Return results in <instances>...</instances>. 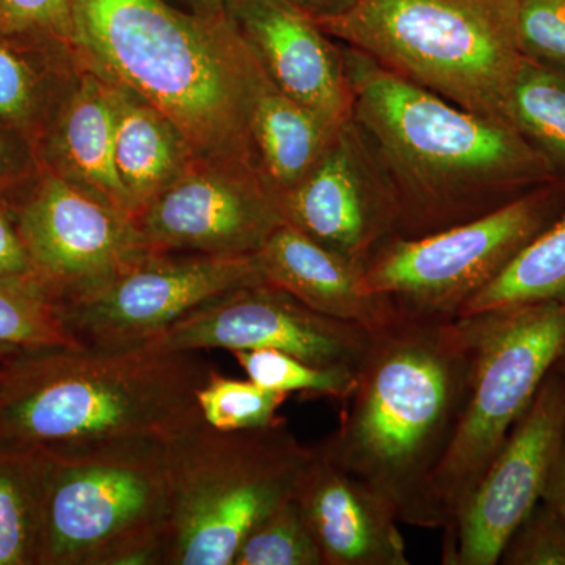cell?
Masks as SVG:
<instances>
[{
    "instance_id": "obj_1",
    "label": "cell",
    "mask_w": 565,
    "mask_h": 565,
    "mask_svg": "<svg viewBox=\"0 0 565 565\" xmlns=\"http://www.w3.org/2000/svg\"><path fill=\"white\" fill-rule=\"evenodd\" d=\"M202 352L44 348L0 356V449L52 460L159 451L204 422Z\"/></svg>"
},
{
    "instance_id": "obj_2",
    "label": "cell",
    "mask_w": 565,
    "mask_h": 565,
    "mask_svg": "<svg viewBox=\"0 0 565 565\" xmlns=\"http://www.w3.org/2000/svg\"><path fill=\"white\" fill-rule=\"evenodd\" d=\"M473 316L399 313L373 341L323 456L385 498L399 522L444 527L433 479L455 440L476 363Z\"/></svg>"
},
{
    "instance_id": "obj_3",
    "label": "cell",
    "mask_w": 565,
    "mask_h": 565,
    "mask_svg": "<svg viewBox=\"0 0 565 565\" xmlns=\"http://www.w3.org/2000/svg\"><path fill=\"white\" fill-rule=\"evenodd\" d=\"M341 50L352 118L392 182L399 237L475 221L559 180L509 122L446 102L353 47Z\"/></svg>"
},
{
    "instance_id": "obj_4",
    "label": "cell",
    "mask_w": 565,
    "mask_h": 565,
    "mask_svg": "<svg viewBox=\"0 0 565 565\" xmlns=\"http://www.w3.org/2000/svg\"><path fill=\"white\" fill-rule=\"evenodd\" d=\"M70 6L77 62L161 111L196 158L259 172L250 107L262 66L228 13H196L166 0Z\"/></svg>"
},
{
    "instance_id": "obj_5",
    "label": "cell",
    "mask_w": 565,
    "mask_h": 565,
    "mask_svg": "<svg viewBox=\"0 0 565 565\" xmlns=\"http://www.w3.org/2000/svg\"><path fill=\"white\" fill-rule=\"evenodd\" d=\"M516 0H359L313 20L338 43L396 76L482 117L509 122L522 61Z\"/></svg>"
},
{
    "instance_id": "obj_6",
    "label": "cell",
    "mask_w": 565,
    "mask_h": 565,
    "mask_svg": "<svg viewBox=\"0 0 565 565\" xmlns=\"http://www.w3.org/2000/svg\"><path fill=\"white\" fill-rule=\"evenodd\" d=\"M313 448L288 424L218 430L199 424L167 446L166 565H233L253 526L294 497Z\"/></svg>"
},
{
    "instance_id": "obj_7",
    "label": "cell",
    "mask_w": 565,
    "mask_h": 565,
    "mask_svg": "<svg viewBox=\"0 0 565 565\" xmlns=\"http://www.w3.org/2000/svg\"><path fill=\"white\" fill-rule=\"evenodd\" d=\"M166 449L50 459L36 565H166Z\"/></svg>"
},
{
    "instance_id": "obj_8",
    "label": "cell",
    "mask_w": 565,
    "mask_h": 565,
    "mask_svg": "<svg viewBox=\"0 0 565 565\" xmlns=\"http://www.w3.org/2000/svg\"><path fill=\"white\" fill-rule=\"evenodd\" d=\"M470 316L478 343L470 394L455 440L433 479L444 527L533 403L565 344V302L522 305Z\"/></svg>"
},
{
    "instance_id": "obj_9",
    "label": "cell",
    "mask_w": 565,
    "mask_h": 565,
    "mask_svg": "<svg viewBox=\"0 0 565 565\" xmlns=\"http://www.w3.org/2000/svg\"><path fill=\"white\" fill-rule=\"evenodd\" d=\"M565 211V181L523 193L475 221L422 237H396L362 270L364 291L392 300L399 313L456 319Z\"/></svg>"
},
{
    "instance_id": "obj_10",
    "label": "cell",
    "mask_w": 565,
    "mask_h": 565,
    "mask_svg": "<svg viewBox=\"0 0 565 565\" xmlns=\"http://www.w3.org/2000/svg\"><path fill=\"white\" fill-rule=\"evenodd\" d=\"M263 281L252 256L148 250L58 313L84 348L125 351L150 343L207 300Z\"/></svg>"
},
{
    "instance_id": "obj_11",
    "label": "cell",
    "mask_w": 565,
    "mask_h": 565,
    "mask_svg": "<svg viewBox=\"0 0 565 565\" xmlns=\"http://www.w3.org/2000/svg\"><path fill=\"white\" fill-rule=\"evenodd\" d=\"M373 330L319 313L278 286L250 282L207 300L150 341L167 351L274 349L321 367L359 373Z\"/></svg>"
},
{
    "instance_id": "obj_12",
    "label": "cell",
    "mask_w": 565,
    "mask_h": 565,
    "mask_svg": "<svg viewBox=\"0 0 565 565\" xmlns=\"http://www.w3.org/2000/svg\"><path fill=\"white\" fill-rule=\"evenodd\" d=\"M564 430L565 381L552 367L473 492L444 527L441 564H498L509 535L542 500Z\"/></svg>"
},
{
    "instance_id": "obj_13",
    "label": "cell",
    "mask_w": 565,
    "mask_h": 565,
    "mask_svg": "<svg viewBox=\"0 0 565 565\" xmlns=\"http://www.w3.org/2000/svg\"><path fill=\"white\" fill-rule=\"evenodd\" d=\"M278 207L282 222L360 270L399 237L392 182L352 115L310 173L278 196Z\"/></svg>"
},
{
    "instance_id": "obj_14",
    "label": "cell",
    "mask_w": 565,
    "mask_h": 565,
    "mask_svg": "<svg viewBox=\"0 0 565 565\" xmlns=\"http://www.w3.org/2000/svg\"><path fill=\"white\" fill-rule=\"evenodd\" d=\"M33 274L55 305L95 291L148 252L129 215L51 172L18 214Z\"/></svg>"
},
{
    "instance_id": "obj_15",
    "label": "cell",
    "mask_w": 565,
    "mask_h": 565,
    "mask_svg": "<svg viewBox=\"0 0 565 565\" xmlns=\"http://www.w3.org/2000/svg\"><path fill=\"white\" fill-rule=\"evenodd\" d=\"M281 223L262 173L202 159L134 217L148 250L211 256L255 255Z\"/></svg>"
},
{
    "instance_id": "obj_16",
    "label": "cell",
    "mask_w": 565,
    "mask_h": 565,
    "mask_svg": "<svg viewBox=\"0 0 565 565\" xmlns=\"http://www.w3.org/2000/svg\"><path fill=\"white\" fill-rule=\"evenodd\" d=\"M232 18L253 57L286 95L343 122L352 92L341 44L288 0H230Z\"/></svg>"
},
{
    "instance_id": "obj_17",
    "label": "cell",
    "mask_w": 565,
    "mask_h": 565,
    "mask_svg": "<svg viewBox=\"0 0 565 565\" xmlns=\"http://www.w3.org/2000/svg\"><path fill=\"white\" fill-rule=\"evenodd\" d=\"M294 498L323 565L411 564L392 504L316 446Z\"/></svg>"
},
{
    "instance_id": "obj_18",
    "label": "cell",
    "mask_w": 565,
    "mask_h": 565,
    "mask_svg": "<svg viewBox=\"0 0 565 565\" xmlns=\"http://www.w3.org/2000/svg\"><path fill=\"white\" fill-rule=\"evenodd\" d=\"M263 281L278 286L319 313L370 330L392 322V300L364 291L362 270L337 253L281 223L253 255Z\"/></svg>"
},
{
    "instance_id": "obj_19",
    "label": "cell",
    "mask_w": 565,
    "mask_h": 565,
    "mask_svg": "<svg viewBox=\"0 0 565 565\" xmlns=\"http://www.w3.org/2000/svg\"><path fill=\"white\" fill-rule=\"evenodd\" d=\"M82 66L52 131L54 172L131 217L115 167V107L110 85L88 66Z\"/></svg>"
},
{
    "instance_id": "obj_20",
    "label": "cell",
    "mask_w": 565,
    "mask_h": 565,
    "mask_svg": "<svg viewBox=\"0 0 565 565\" xmlns=\"http://www.w3.org/2000/svg\"><path fill=\"white\" fill-rule=\"evenodd\" d=\"M109 85L115 107V167L134 221L199 158L161 111L128 88L114 82Z\"/></svg>"
},
{
    "instance_id": "obj_21",
    "label": "cell",
    "mask_w": 565,
    "mask_h": 565,
    "mask_svg": "<svg viewBox=\"0 0 565 565\" xmlns=\"http://www.w3.org/2000/svg\"><path fill=\"white\" fill-rule=\"evenodd\" d=\"M343 122L296 102L259 71L252 98L250 137L259 172L277 199L310 173Z\"/></svg>"
},
{
    "instance_id": "obj_22",
    "label": "cell",
    "mask_w": 565,
    "mask_h": 565,
    "mask_svg": "<svg viewBox=\"0 0 565 565\" xmlns=\"http://www.w3.org/2000/svg\"><path fill=\"white\" fill-rule=\"evenodd\" d=\"M565 302V211L465 305L462 316Z\"/></svg>"
},
{
    "instance_id": "obj_23",
    "label": "cell",
    "mask_w": 565,
    "mask_h": 565,
    "mask_svg": "<svg viewBox=\"0 0 565 565\" xmlns=\"http://www.w3.org/2000/svg\"><path fill=\"white\" fill-rule=\"evenodd\" d=\"M509 121L565 181V71L522 57L509 96Z\"/></svg>"
},
{
    "instance_id": "obj_24",
    "label": "cell",
    "mask_w": 565,
    "mask_h": 565,
    "mask_svg": "<svg viewBox=\"0 0 565 565\" xmlns=\"http://www.w3.org/2000/svg\"><path fill=\"white\" fill-rule=\"evenodd\" d=\"M50 457L0 449V565H36Z\"/></svg>"
},
{
    "instance_id": "obj_25",
    "label": "cell",
    "mask_w": 565,
    "mask_h": 565,
    "mask_svg": "<svg viewBox=\"0 0 565 565\" xmlns=\"http://www.w3.org/2000/svg\"><path fill=\"white\" fill-rule=\"evenodd\" d=\"M44 348H82L35 274L0 275V356Z\"/></svg>"
},
{
    "instance_id": "obj_26",
    "label": "cell",
    "mask_w": 565,
    "mask_h": 565,
    "mask_svg": "<svg viewBox=\"0 0 565 565\" xmlns=\"http://www.w3.org/2000/svg\"><path fill=\"white\" fill-rule=\"evenodd\" d=\"M288 394L274 392L248 381L225 377L217 370L196 394L207 426L218 430L262 429L286 423L278 411Z\"/></svg>"
},
{
    "instance_id": "obj_27",
    "label": "cell",
    "mask_w": 565,
    "mask_h": 565,
    "mask_svg": "<svg viewBox=\"0 0 565 565\" xmlns=\"http://www.w3.org/2000/svg\"><path fill=\"white\" fill-rule=\"evenodd\" d=\"M233 355L252 382L288 396L303 393L344 403L355 388L359 375L343 367L313 366L274 349L234 351Z\"/></svg>"
},
{
    "instance_id": "obj_28",
    "label": "cell",
    "mask_w": 565,
    "mask_h": 565,
    "mask_svg": "<svg viewBox=\"0 0 565 565\" xmlns=\"http://www.w3.org/2000/svg\"><path fill=\"white\" fill-rule=\"evenodd\" d=\"M233 565H323L321 550L296 498L286 500L252 527Z\"/></svg>"
},
{
    "instance_id": "obj_29",
    "label": "cell",
    "mask_w": 565,
    "mask_h": 565,
    "mask_svg": "<svg viewBox=\"0 0 565 565\" xmlns=\"http://www.w3.org/2000/svg\"><path fill=\"white\" fill-rule=\"evenodd\" d=\"M515 31L523 57L565 71V0H516Z\"/></svg>"
},
{
    "instance_id": "obj_30",
    "label": "cell",
    "mask_w": 565,
    "mask_h": 565,
    "mask_svg": "<svg viewBox=\"0 0 565 565\" xmlns=\"http://www.w3.org/2000/svg\"><path fill=\"white\" fill-rule=\"evenodd\" d=\"M498 564L565 565V523L539 501L509 535Z\"/></svg>"
},
{
    "instance_id": "obj_31",
    "label": "cell",
    "mask_w": 565,
    "mask_h": 565,
    "mask_svg": "<svg viewBox=\"0 0 565 565\" xmlns=\"http://www.w3.org/2000/svg\"><path fill=\"white\" fill-rule=\"evenodd\" d=\"M0 35H41L71 51L70 0H0Z\"/></svg>"
},
{
    "instance_id": "obj_32",
    "label": "cell",
    "mask_w": 565,
    "mask_h": 565,
    "mask_svg": "<svg viewBox=\"0 0 565 565\" xmlns=\"http://www.w3.org/2000/svg\"><path fill=\"white\" fill-rule=\"evenodd\" d=\"M35 71L9 44L0 41V118L25 125L39 107Z\"/></svg>"
},
{
    "instance_id": "obj_33",
    "label": "cell",
    "mask_w": 565,
    "mask_h": 565,
    "mask_svg": "<svg viewBox=\"0 0 565 565\" xmlns=\"http://www.w3.org/2000/svg\"><path fill=\"white\" fill-rule=\"evenodd\" d=\"M25 274H33L29 253L17 225L0 212V275Z\"/></svg>"
},
{
    "instance_id": "obj_34",
    "label": "cell",
    "mask_w": 565,
    "mask_h": 565,
    "mask_svg": "<svg viewBox=\"0 0 565 565\" xmlns=\"http://www.w3.org/2000/svg\"><path fill=\"white\" fill-rule=\"evenodd\" d=\"M542 501L548 504L565 523V430L561 438L559 449L550 470Z\"/></svg>"
},
{
    "instance_id": "obj_35",
    "label": "cell",
    "mask_w": 565,
    "mask_h": 565,
    "mask_svg": "<svg viewBox=\"0 0 565 565\" xmlns=\"http://www.w3.org/2000/svg\"><path fill=\"white\" fill-rule=\"evenodd\" d=\"M311 20H329L341 17L359 3V0H288Z\"/></svg>"
},
{
    "instance_id": "obj_36",
    "label": "cell",
    "mask_w": 565,
    "mask_h": 565,
    "mask_svg": "<svg viewBox=\"0 0 565 565\" xmlns=\"http://www.w3.org/2000/svg\"><path fill=\"white\" fill-rule=\"evenodd\" d=\"M188 10L204 14L226 13L230 0H181Z\"/></svg>"
},
{
    "instance_id": "obj_37",
    "label": "cell",
    "mask_w": 565,
    "mask_h": 565,
    "mask_svg": "<svg viewBox=\"0 0 565 565\" xmlns=\"http://www.w3.org/2000/svg\"><path fill=\"white\" fill-rule=\"evenodd\" d=\"M11 163H13V158H11L9 143L0 136V177L9 172Z\"/></svg>"
},
{
    "instance_id": "obj_38",
    "label": "cell",
    "mask_w": 565,
    "mask_h": 565,
    "mask_svg": "<svg viewBox=\"0 0 565 565\" xmlns=\"http://www.w3.org/2000/svg\"><path fill=\"white\" fill-rule=\"evenodd\" d=\"M553 367L557 371V373L561 374V377L565 381V344L563 345V349H561L559 355H557L555 364H553Z\"/></svg>"
}]
</instances>
